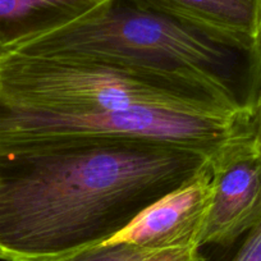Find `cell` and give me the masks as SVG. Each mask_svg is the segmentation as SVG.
I'll use <instances>...</instances> for the list:
<instances>
[{
	"mask_svg": "<svg viewBox=\"0 0 261 261\" xmlns=\"http://www.w3.org/2000/svg\"><path fill=\"white\" fill-rule=\"evenodd\" d=\"M261 218V154L253 134L234 140L212 159V201L201 247L229 246Z\"/></svg>",
	"mask_w": 261,
	"mask_h": 261,
	"instance_id": "obj_4",
	"label": "cell"
},
{
	"mask_svg": "<svg viewBox=\"0 0 261 261\" xmlns=\"http://www.w3.org/2000/svg\"><path fill=\"white\" fill-rule=\"evenodd\" d=\"M243 237L242 245L230 261H261V218Z\"/></svg>",
	"mask_w": 261,
	"mask_h": 261,
	"instance_id": "obj_9",
	"label": "cell"
},
{
	"mask_svg": "<svg viewBox=\"0 0 261 261\" xmlns=\"http://www.w3.org/2000/svg\"><path fill=\"white\" fill-rule=\"evenodd\" d=\"M53 261H209L200 248L151 250L124 242H104Z\"/></svg>",
	"mask_w": 261,
	"mask_h": 261,
	"instance_id": "obj_8",
	"label": "cell"
},
{
	"mask_svg": "<svg viewBox=\"0 0 261 261\" xmlns=\"http://www.w3.org/2000/svg\"><path fill=\"white\" fill-rule=\"evenodd\" d=\"M212 159L149 139L57 142L0 154V258L53 261L107 242Z\"/></svg>",
	"mask_w": 261,
	"mask_h": 261,
	"instance_id": "obj_1",
	"label": "cell"
},
{
	"mask_svg": "<svg viewBox=\"0 0 261 261\" xmlns=\"http://www.w3.org/2000/svg\"><path fill=\"white\" fill-rule=\"evenodd\" d=\"M105 0H0V47H16L67 26Z\"/></svg>",
	"mask_w": 261,
	"mask_h": 261,
	"instance_id": "obj_6",
	"label": "cell"
},
{
	"mask_svg": "<svg viewBox=\"0 0 261 261\" xmlns=\"http://www.w3.org/2000/svg\"><path fill=\"white\" fill-rule=\"evenodd\" d=\"M253 144L261 154V95L253 114Z\"/></svg>",
	"mask_w": 261,
	"mask_h": 261,
	"instance_id": "obj_10",
	"label": "cell"
},
{
	"mask_svg": "<svg viewBox=\"0 0 261 261\" xmlns=\"http://www.w3.org/2000/svg\"><path fill=\"white\" fill-rule=\"evenodd\" d=\"M11 49L200 82L251 117L261 95L260 41L206 29L147 0H105L87 16Z\"/></svg>",
	"mask_w": 261,
	"mask_h": 261,
	"instance_id": "obj_3",
	"label": "cell"
},
{
	"mask_svg": "<svg viewBox=\"0 0 261 261\" xmlns=\"http://www.w3.org/2000/svg\"><path fill=\"white\" fill-rule=\"evenodd\" d=\"M2 51H3V49H2V47H0V53H2Z\"/></svg>",
	"mask_w": 261,
	"mask_h": 261,
	"instance_id": "obj_11",
	"label": "cell"
},
{
	"mask_svg": "<svg viewBox=\"0 0 261 261\" xmlns=\"http://www.w3.org/2000/svg\"><path fill=\"white\" fill-rule=\"evenodd\" d=\"M206 29L261 42V0H147Z\"/></svg>",
	"mask_w": 261,
	"mask_h": 261,
	"instance_id": "obj_7",
	"label": "cell"
},
{
	"mask_svg": "<svg viewBox=\"0 0 261 261\" xmlns=\"http://www.w3.org/2000/svg\"><path fill=\"white\" fill-rule=\"evenodd\" d=\"M229 115L246 114L200 82L82 58L0 53V154L149 139L214 156L237 134Z\"/></svg>",
	"mask_w": 261,
	"mask_h": 261,
	"instance_id": "obj_2",
	"label": "cell"
},
{
	"mask_svg": "<svg viewBox=\"0 0 261 261\" xmlns=\"http://www.w3.org/2000/svg\"><path fill=\"white\" fill-rule=\"evenodd\" d=\"M212 201V163L195 179L168 193L107 242L151 250L200 248Z\"/></svg>",
	"mask_w": 261,
	"mask_h": 261,
	"instance_id": "obj_5",
	"label": "cell"
}]
</instances>
